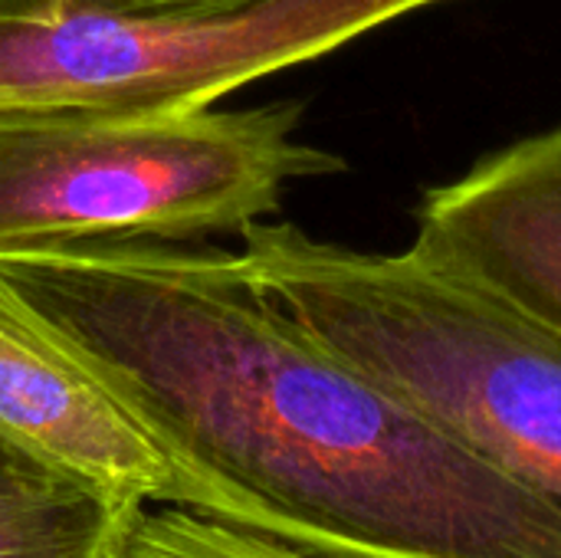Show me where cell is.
Segmentation results:
<instances>
[{
  "mask_svg": "<svg viewBox=\"0 0 561 558\" xmlns=\"http://www.w3.org/2000/svg\"><path fill=\"white\" fill-rule=\"evenodd\" d=\"M0 309L316 558H561V506L332 352L224 250L0 253Z\"/></svg>",
  "mask_w": 561,
  "mask_h": 558,
  "instance_id": "1",
  "label": "cell"
},
{
  "mask_svg": "<svg viewBox=\"0 0 561 558\" xmlns=\"http://www.w3.org/2000/svg\"><path fill=\"white\" fill-rule=\"evenodd\" d=\"M237 270L332 352L561 506V332L414 247L365 253L286 220Z\"/></svg>",
  "mask_w": 561,
  "mask_h": 558,
  "instance_id": "2",
  "label": "cell"
},
{
  "mask_svg": "<svg viewBox=\"0 0 561 558\" xmlns=\"http://www.w3.org/2000/svg\"><path fill=\"white\" fill-rule=\"evenodd\" d=\"M302 109L0 115V253L243 234L293 181L345 161L302 141Z\"/></svg>",
  "mask_w": 561,
  "mask_h": 558,
  "instance_id": "3",
  "label": "cell"
},
{
  "mask_svg": "<svg viewBox=\"0 0 561 558\" xmlns=\"http://www.w3.org/2000/svg\"><path fill=\"white\" fill-rule=\"evenodd\" d=\"M444 0H250L0 23V115H187Z\"/></svg>",
  "mask_w": 561,
  "mask_h": 558,
  "instance_id": "4",
  "label": "cell"
},
{
  "mask_svg": "<svg viewBox=\"0 0 561 558\" xmlns=\"http://www.w3.org/2000/svg\"><path fill=\"white\" fill-rule=\"evenodd\" d=\"M0 434L112 500L187 510L302 549L286 516L178 447L89 365L3 309Z\"/></svg>",
  "mask_w": 561,
  "mask_h": 558,
  "instance_id": "5",
  "label": "cell"
},
{
  "mask_svg": "<svg viewBox=\"0 0 561 558\" xmlns=\"http://www.w3.org/2000/svg\"><path fill=\"white\" fill-rule=\"evenodd\" d=\"M414 250L561 332V125L424 191Z\"/></svg>",
  "mask_w": 561,
  "mask_h": 558,
  "instance_id": "6",
  "label": "cell"
},
{
  "mask_svg": "<svg viewBox=\"0 0 561 558\" xmlns=\"http://www.w3.org/2000/svg\"><path fill=\"white\" fill-rule=\"evenodd\" d=\"M141 513L0 434V558H115Z\"/></svg>",
  "mask_w": 561,
  "mask_h": 558,
  "instance_id": "7",
  "label": "cell"
},
{
  "mask_svg": "<svg viewBox=\"0 0 561 558\" xmlns=\"http://www.w3.org/2000/svg\"><path fill=\"white\" fill-rule=\"evenodd\" d=\"M115 558H316L253 529L187 510H145Z\"/></svg>",
  "mask_w": 561,
  "mask_h": 558,
  "instance_id": "8",
  "label": "cell"
},
{
  "mask_svg": "<svg viewBox=\"0 0 561 558\" xmlns=\"http://www.w3.org/2000/svg\"><path fill=\"white\" fill-rule=\"evenodd\" d=\"M250 0H69V10H108V13H210L243 7Z\"/></svg>",
  "mask_w": 561,
  "mask_h": 558,
  "instance_id": "9",
  "label": "cell"
},
{
  "mask_svg": "<svg viewBox=\"0 0 561 558\" xmlns=\"http://www.w3.org/2000/svg\"><path fill=\"white\" fill-rule=\"evenodd\" d=\"M66 10H69V0H0V23L7 20L39 23V20H56Z\"/></svg>",
  "mask_w": 561,
  "mask_h": 558,
  "instance_id": "10",
  "label": "cell"
}]
</instances>
